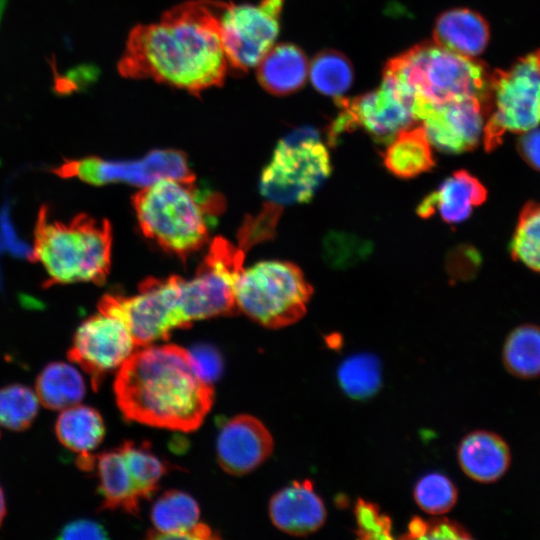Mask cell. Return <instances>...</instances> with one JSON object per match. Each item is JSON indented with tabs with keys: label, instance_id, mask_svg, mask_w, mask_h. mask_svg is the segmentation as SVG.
Instances as JSON below:
<instances>
[{
	"label": "cell",
	"instance_id": "cell-31",
	"mask_svg": "<svg viewBox=\"0 0 540 540\" xmlns=\"http://www.w3.org/2000/svg\"><path fill=\"white\" fill-rule=\"evenodd\" d=\"M510 252L530 269L540 272V204L526 203L517 221Z\"/></svg>",
	"mask_w": 540,
	"mask_h": 540
},
{
	"label": "cell",
	"instance_id": "cell-7",
	"mask_svg": "<svg viewBox=\"0 0 540 540\" xmlns=\"http://www.w3.org/2000/svg\"><path fill=\"white\" fill-rule=\"evenodd\" d=\"M327 147L312 129L281 139L264 167L260 191L271 203H307L331 173Z\"/></svg>",
	"mask_w": 540,
	"mask_h": 540
},
{
	"label": "cell",
	"instance_id": "cell-34",
	"mask_svg": "<svg viewBox=\"0 0 540 540\" xmlns=\"http://www.w3.org/2000/svg\"><path fill=\"white\" fill-rule=\"evenodd\" d=\"M357 528L356 535L361 539H392V520L382 513L373 502L358 498L354 506Z\"/></svg>",
	"mask_w": 540,
	"mask_h": 540
},
{
	"label": "cell",
	"instance_id": "cell-9",
	"mask_svg": "<svg viewBox=\"0 0 540 540\" xmlns=\"http://www.w3.org/2000/svg\"><path fill=\"white\" fill-rule=\"evenodd\" d=\"M181 277H149L136 295L105 294L98 310L120 319L128 328L136 347L167 340L174 329L191 326L181 304Z\"/></svg>",
	"mask_w": 540,
	"mask_h": 540
},
{
	"label": "cell",
	"instance_id": "cell-21",
	"mask_svg": "<svg viewBox=\"0 0 540 540\" xmlns=\"http://www.w3.org/2000/svg\"><path fill=\"white\" fill-rule=\"evenodd\" d=\"M489 27L477 12L455 8L442 13L433 29V42L457 54L475 57L489 42Z\"/></svg>",
	"mask_w": 540,
	"mask_h": 540
},
{
	"label": "cell",
	"instance_id": "cell-2",
	"mask_svg": "<svg viewBox=\"0 0 540 540\" xmlns=\"http://www.w3.org/2000/svg\"><path fill=\"white\" fill-rule=\"evenodd\" d=\"M115 400L128 421L174 431L198 429L213 401L189 350L176 344L147 345L119 367Z\"/></svg>",
	"mask_w": 540,
	"mask_h": 540
},
{
	"label": "cell",
	"instance_id": "cell-12",
	"mask_svg": "<svg viewBox=\"0 0 540 540\" xmlns=\"http://www.w3.org/2000/svg\"><path fill=\"white\" fill-rule=\"evenodd\" d=\"M283 1L226 4L220 17V32L229 67L244 72L257 66L277 38Z\"/></svg>",
	"mask_w": 540,
	"mask_h": 540
},
{
	"label": "cell",
	"instance_id": "cell-5",
	"mask_svg": "<svg viewBox=\"0 0 540 540\" xmlns=\"http://www.w3.org/2000/svg\"><path fill=\"white\" fill-rule=\"evenodd\" d=\"M132 204L143 234L181 259L206 244V215L221 206L216 200L200 202L193 184L168 178L141 188Z\"/></svg>",
	"mask_w": 540,
	"mask_h": 540
},
{
	"label": "cell",
	"instance_id": "cell-33",
	"mask_svg": "<svg viewBox=\"0 0 540 540\" xmlns=\"http://www.w3.org/2000/svg\"><path fill=\"white\" fill-rule=\"evenodd\" d=\"M416 504L431 515L449 512L457 502L458 491L454 483L441 473L421 477L413 490Z\"/></svg>",
	"mask_w": 540,
	"mask_h": 540
},
{
	"label": "cell",
	"instance_id": "cell-27",
	"mask_svg": "<svg viewBox=\"0 0 540 540\" xmlns=\"http://www.w3.org/2000/svg\"><path fill=\"white\" fill-rule=\"evenodd\" d=\"M506 370L521 379L540 375V327L525 324L515 328L506 338L503 347Z\"/></svg>",
	"mask_w": 540,
	"mask_h": 540
},
{
	"label": "cell",
	"instance_id": "cell-32",
	"mask_svg": "<svg viewBox=\"0 0 540 540\" xmlns=\"http://www.w3.org/2000/svg\"><path fill=\"white\" fill-rule=\"evenodd\" d=\"M38 408V397L29 387L10 384L0 388V426L23 431L34 421Z\"/></svg>",
	"mask_w": 540,
	"mask_h": 540
},
{
	"label": "cell",
	"instance_id": "cell-17",
	"mask_svg": "<svg viewBox=\"0 0 540 540\" xmlns=\"http://www.w3.org/2000/svg\"><path fill=\"white\" fill-rule=\"evenodd\" d=\"M268 511L274 526L293 536L316 532L327 517L325 505L309 480L294 481L277 491L270 499Z\"/></svg>",
	"mask_w": 540,
	"mask_h": 540
},
{
	"label": "cell",
	"instance_id": "cell-15",
	"mask_svg": "<svg viewBox=\"0 0 540 540\" xmlns=\"http://www.w3.org/2000/svg\"><path fill=\"white\" fill-rule=\"evenodd\" d=\"M489 105L477 98L449 101L423 110L417 117L438 150L459 154L474 149L483 135Z\"/></svg>",
	"mask_w": 540,
	"mask_h": 540
},
{
	"label": "cell",
	"instance_id": "cell-37",
	"mask_svg": "<svg viewBox=\"0 0 540 540\" xmlns=\"http://www.w3.org/2000/svg\"><path fill=\"white\" fill-rule=\"evenodd\" d=\"M58 539H107L104 526L91 519H76L65 524L59 531Z\"/></svg>",
	"mask_w": 540,
	"mask_h": 540
},
{
	"label": "cell",
	"instance_id": "cell-3",
	"mask_svg": "<svg viewBox=\"0 0 540 540\" xmlns=\"http://www.w3.org/2000/svg\"><path fill=\"white\" fill-rule=\"evenodd\" d=\"M383 78L411 102L416 122L423 110L453 100L477 98L490 109L491 74L484 65L433 41L391 59Z\"/></svg>",
	"mask_w": 540,
	"mask_h": 540
},
{
	"label": "cell",
	"instance_id": "cell-4",
	"mask_svg": "<svg viewBox=\"0 0 540 540\" xmlns=\"http://www.w3.org/2000/svg\"><path fill=\"white\" fill-rule=\"evenodd\" d=\"M112 229L108 220L79 214L53 220L41 207L34 231L33 258L41 263L46 285L105 282L111 265Z\"/></svg>",
	"mask_w": 540,
	"mask_h": 540
},
{
	"label": "cell",
	"instance_id": "cell-19",
	"mask_svg": "<svg viewBox=\"0 0 540 540\" xmlns=\"http://www.w3.org/2000/svg\"><path fill=\"white\" fill-rule=\"evenodd\" d=\"M487 198V190L478 178L462 169L453 172L436 191L428 194L418 205L421 218H429L439 211L443 221L457 224L466 220L474 207Z\"/></svg>",
	"mask_w": 540,
	"mask_h": 540
},
{
	"label": "cell",
	"instance_id": "cell-18",
	"mask_svg": "<svg viewBox=\"0 0 540 540\" xmlns=\"http://www.w3.org/2000/svg\"><path fill=\"white\" fill-rule=\"evenodd\" d=\"M200 508L186 492L165 491L152 505L150 539H217L220 536L207 524L199 522Z\"/></svg>",
	"mask_w": 540,
	"mask_h": 540
},
{
	"label": "cell",
	"instance_id": "cell-35",
	"mask_svg": "<svg viewBox=\"0 0 540 540\" xmlns=\"http://www.w3.org/2000/svg\"><path fill=\"white\" fill-rule=\"evenodd\" d=\"M471 537L461 524L446 517L424 520L418 516L410 520L407 533L401 536L408 539H470Z\"/></svg>",
	"mask_w": 540,
	"mask_h": 540
},
{
	"label": "cell",
	"instance_id": "cell-8",
	"mask_svg": "<svg viewBox=\"0 0 540 540\" xmlns=\"http://www.w3.org/2000/svg\"><path fill=\"white\" fill-rule=\"evenodd\" d=\"M491 109L482 135L487 152L497 148L507 133L524 134L540 125V50L491 74Z\"/></svg>",
	"mask_w": 540,
	"mask_h": 540
},
{
	"label": "cell",
	"instance_id": "cell-29",
	"mask_svg": "<svg viewBox=\"0 0 540 540\" xmlns=\"http://www.w3.org/2000/svg\"><path fill=\"white\" fill-rule=\"evenodd\" d=\"M337 377L347 396L355 400L368 399L381 387L380 360L370 353L350 356L340 364Z\"/></svg>",
	"mask_w": 540,
	"mask_h": 540
},
{
	"label": "cell",
	"instance_id": "cell-36",
	"mask_svg": "<svg viewBox=\"0 0 540 540\" xmlns=\"http://www.w3.org/2000/svg\"><path fill=\"white\" fill-rule=\"evenodd\" d=\"M191 356L202 378L212 384L223 370V361L216 348L209 344H198L190 350Z\"/></svg>",
	"mask_w": 540,
	"mask_h": 540
},
{
	"label": "cell",
	"instance_id": "cell-39",
	"mask_svg": "<svg viewBox=\"0 0 540 540\" xmlns=\"http://www.w3.org/2000/svg\"><path fill=\"white\" fill-rule=\"evenodd\" d=\"M6 515V505L3 490L0 486V525Z\"/></svg>",
	"mask_w": 540,
	"mask_h": 540
},
{
	"label": "cell",
	"instance_id": "cell-6",
	"mask_svg": "<svg viewBox=\"0 0 540 540\" xmlns=\"http://www.w3.org/2000/svg\"><path fill=\"white\" fill-rule=\"evenodd\" d=\"M312 293L301 269L281 260H264L243 268L235 284L237 308L272 329L299 321Z\"/></svg>",
	"mask_w": 540,
	"mask_h": 540
},
{
	"label": "cell",
	"instance_id": "cell-22",
	"mask_svg": "<svg viewBox=\"0 0 540 540\" xmlns=\"http://www.w3.org/2000/svg\"><path fill=\"white\" fill-rule=\"evenodd\" d=\"M309 64L304 52L293 44L272 46L257 64V79L269 93L287 95L305 83Z\"/></svg>",
	"mask_w": 540,
	"mask_h": 540
},
{
	"label": "cell",
	"instance_id": "cell-24",
	"mask_svg": "<svg viewBox=\"0 0 540 540\" xmlns=\"http://www.w3.org/2000/svg\"><path fill=\"white\" fill-rule=\"evenodd\" d=\"M102 496L101 509H123L138 515L140 499L136 494L131 475L119 448L96 455L95 467Z\"/></svg>",
	"mask_w": 540,
	"mask_h": 540
},
{
	"label": "cell",
	"instance_id": "cell-20",
	"mask_svg": "<svg viewBox=\"0 0 540 540\" xmlns=\"http://www.w3.org/2000/svg\"><path fill=\"white\" fill-rule=\"evenodd\" d=\"M462 471L479 483H493L505 475L511 463L507 443L496 433L476 430L467 434L457 449Z\"/></svg>",
	"mask_w": 540,
	"mask_h": 540
},
{
	"label": "cell",
	"instance_id": "cell-10",
	"mask_svg": "<svg viewBox=\"0 0 540 540\" xmlns=\"http://www.w3.org/2000/svg\"><path fill=\"white\" fill-rule=\"evenodd\" d=\"M245 251L240 244L216 237L194 276L181 277V304L190 323L236 311L235 284L244 268Z\"/></svg>",
	"mask_w": 540,
	"mask_h": 540
},
{
	"label": "cell",
	"instance_id": "cell-38",
	"mask_svg": "<svg viewBox=\"0 0 540 540\" xmlns=\"http://www.w3.org/2000/svg\"><path fill=\"white\" fill-rule=\"evenodd\" d=\"M518 150L532 168L540 171V129L524 133L518 142Z\"/></svg>",
	"mask_w": 540,
	"mask_h": 540
},
{
	"label": "cell",
	"instance_id": "cell-14",
	"mask_svg": "<svg viewBox=\"0 0 540 540\" xmlns=\"http://www.w3.org/2000/svg\"><path fill=\"white\" fill-rule=\"evenodd\" d=\"M134 347L126 325L99 311L77 328L67 357L89 375L92 388L97 390L106 375L134 352Z\"/></svg>",
	"mask_w": 540,
	"mask_h": 540
},
{
	"label": "cell",
	"instance_id": "cell-16",
	"mask_svg": "<svg viewBox=\"0 0 540 540\" xmlns=\"http://www.w3.org/2000/svg\"><path fill=\"white\" fill-rule=\"evenodd\" d=\"M274 440L267 427L256 417L239 414L222 426L216 442L220 467L228 474H248L273 452Z\"/></svg>",
	"mask_w": 540,
	"mask_h": 540
},
{
	"label": "cell",
	"instance_id": "cell-1",
	"mask_svg": "<svg viewBox=\"0 0 540 540\" xmlns=\"http://www.w3.org/2000/svg\"><path fill=\"white\" fill-rule=\"evenodd\" d=\"M226 4L191 0L174 6L158 22L134 27L118 64L120 74L193 94L221 85L229 69L220 32Z\"/></svg>",
	"mask_w": 540,
	"mask_h": 540
},
{
	"label": "cell",
	"instance_id": "cell-11",
	"mask_svg": "<svg viewBox=\"0 0 540 540\" xmlns=\"http://www.w3.org/2000/svg\"><path fill=\"white\" fill-rule=\"evenodd\" d=\"M53 172L63 178L75 177L93 185L124 182L143 188L166 178L187 184L195 181L187 157L175 149L153 150L135 160H104L98 157L69 160Z\"/></svg>",
	"mask_w": 540,
	"mask_h": 540
},
{
	"label": "cell",
	"instance_id": "cell-30",
	"mask_svg": "<svg viewBox=\"0 0 540 540\" xmlns=\"http://www.w3.org/2000/svg\"><path fill=\"white\" fill-rule=\"evenodd\" d=\"M313 86L321 93L339 98L351 86L353 69L340 52L326 50L318 53L309 67Z\"/></svg>",
	"mask_w": 540,
	"mask_h": 540
},
{
	"label": "cell",
	"instance_id": "cell-13",
	"mask_svg": "<svg viewBox=\"0 0 540 540\" xmlns=\"http://www.w3.org/2000/svg\"><path fill=\"white\" fill-rule=\"evenodd\" d=\"M340 113L330 127V141L362 128L377 141L389 143L416 122L410 101L383 78L379 88L352 99L337 98Z\"/></svg>",
	"mask_w": 540,
	"mask_h": 540
},
{
	"label": "cell",
	"instance_id": "cell-23",
	"mask_svg": "<svg viewBox=\"0 0 540 540\" xmlns=\"http://www.w3.org/2000/svg\"><path fill=\"white\" fill-rule=\"evenodd\" d=\"M431 143L422 126L400 131L385 150L386 169L401 179L414 178L435 166Z\"/></svg>",
	"mask_w": 540,
	"mask_h": 540
},
{
	"label": "cell",
	"instance_id": "cell-26",
	"mask_svg": "<svg viewBox=\"0 0 540 540\" xmlns=\"http://www.w3.org/2000/svg\"><path fill=\"white\" fill-rule=\"evenodd\" d=\"M35 387L39 402L51 410H63L79 404L86 391L80 372L64 362L46 365L39 373Z\"/></svg>",
	"mask_w": 540,
	"mask_h": 540
},
{
	"label": "cell",
	"instance_id": "cell-28",
	"mask_svg": "<svg viewBox=\"0 0 540 540\" xmlns=\"http://www.w3.org/2000/svg\"><path fill=\"white\" fill-rule=\"evenodd\" d=\"M124 457L139 499H150L159 482L168 472L169 464L161 460L146 442H124L118 447Z\"/></svg>",
	"mask_w": 540,
	"mask_h": 540
},
{
	"label": "cell",
	"instance_id": "cell-25",
	"mask_svg": "<svg viewBox=\"0 0 540 540\" xmlns=\"http://www.w3.org/2000/svg\"><path fill=\"white\" fill-rule=\"evenodd\" d=\"M55 433L60 443L78 454L91 453L103 440L105 425L93 407L76 404L59 414Z\"/></svg>",
	"mask_w": 540,
	"mask_h": 540
}]
</instances>
